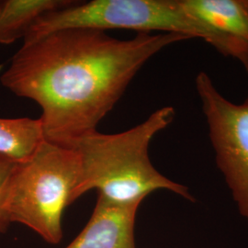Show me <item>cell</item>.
Returning <instances> with one entry per match:
<instances>
[{
    "label": "cell",
    "instance_id": "1",
    "mask_svg": "<svg viewBox=\"0 0 248 248\" xmlns=\"http://www.w3.org/2000/svg\"><path fill=\"white\" fill-rule=\"evenodd\" d=\"M186 40L177 33L138 32L120 40L97 30L57 31L23 43L0 81L42 108L45 140L66 145L97 131L155 54Z\"/></svg>",
    "mask_w": 248,
    "mask_h": 248
},
{
    "label": "cell",
    "instance_id": "2",
    "mask_svg": "<svg viewBox=\"0 0 248 248\" xmlns=\"http://www.w3.org/2000/svg\"><path fill=\"white\" fill-rule=\"evenodd\" d=\"M175 118L172 107L152 113L142 124L115 134L93 131L68 142L78 155L80 177L74 202L91 189L119 204L142 203L152 192L171 191L194 202L188 187L163 176L151 163L148 149L153 138Z\"/></svg>",
    "mask_w": 248,
    "mask_h": 248
},
{
    "label": "cell",
    "instance_id": "3",
    "mask_svg": "<svg viewBox=\"0 0 248 248\" xmlns=\"http://www.w3.org/2000/svg\"><path fill=\"white\" fill-rule=\"evenodd\" d=\"M79 177L77 152L44 140L12 172L6 199L9 221L29 227L49 244L60 243L63 212L74 202Z\"/></svg>",
    "mask_w": 248,
    "mask_h": 248
},
{
    "label": "cell",
    "instance_id": "4",
    "mask_svg": "<svg viewBox=\"0 0 248 248\" xmlns=\"http://www.w3.org/2000/svg\"><path fill=\"white\" fill-rule=\"evenodd\" d=\"M69 29L177 33L208 44L216 37L209 27L184 9L180 0H93L75 1L70 6L46 13L31 27L23 43Z\"/></svg>",
    "mask_w": 248,
    "mask_h": 248
},
{
    "label": "cell",
    "instance_id": "5",
    "mask_svg": "<svg viewBox=\"0 0 248 248\" xmlns=\"http://www.w3.org/2000/svg\"><path fill=\"white\" fill-rule=\"evenodd\" d=\"M195 85L217 167L248 222V97L241 104L232 102L205 72L198 74Z\"/></svg>",
    "mask_w": 248,
    "mask_h": 248
},
{
    "label": "cell",
    "instance_id": "6",
    "mask_svg": "<svg viewBox=\"0 0 248 248\" xmlns=\"http://www.w3.org/2000/svg\"><path fill=\"white\" fill-rule=\"evenodd\" d=\"M140 204L115 203L98 195L89 222L66 248H136L134 226Z\"/></svg>",
    "mask_w": 248,
    "mask_h": 248
},
{
    "label": "cell",
    "instance_id": "7",
    "mask_svg": "<svg viewBox=\"0 0 248 248\" xmlns=\"http://www.w3.org/2000/svg\"><path fill=\"white\" fill-rule=\"evenodd\" d=\"M193 17L216 32L248 45V9L244 0H180Z\"/></svg>",
    "mask_w": 248,
    "mask_h": 248
},
{
    "label": "cell",
    "instance_id": "8",
    "mask_svg": "<svg viewBox=\"0 0 248 248\" xmlns=\"http://www.w3.org/2000/svg\"><path fill=\"white\" fill-rule=\"evenodd\" d=\"M69 0H4L0 9V44L9 45L24 38L38 18L70 6Z\"/></svg>",
    "mask_w": 248,
    "mask_h": 248
},
{
    "label": "cell",
    "instance_id": "9",
    "mask_svg": "<svg viewBox=\"0 0 248 248\" xmlns=\"http://www.w3.org/2000/svg\"><path fill=\"white\" fill-rule=\"evenodd\" d=\"M44 140L40 119L0 118V154L10 159L25 161Z\"/></svg>",
    "mask_w": 248,
    "mask_h": 248
},
{
    "label": "cell",
    "instance_id": "10",
    "mask_svg": "<svg viewBox=\"0 0 248 248\" xmlns=\"http://www.w3.org/2000/svg\"><path fill=\"white\" fill-rule=\"evenodd\" d=\"M16 164V161L0 154V233L5 232L11 223L6 211V199L9 180Z\"/></svg>",
    "mask_w": 248,
    "mask_h": 248
},
{
    "label": "cell",
    "instance_id": "11",
    "mask_svg": "<svg viewBox=\"0 0 248 248\" xmlns=\"http://www.w3.org/2000/svg\"><path fill=\"white\" fill-rule=\"evenodd\" d=\"M244 2H245V5H246L247 9H248V0H244Z\"/></svg>",
    "mask_w": 248,
    "mask_h": 248
},
{
    "label": "cell",
    "instance_id": "12",
    "mask_svg": "<svg viewBox=\"0 0 248 248\" xmlns=\"http://www.w3.org/2000/svg\"><path fill=\"white\" fill-rule=\"evenodd\" d=\"M2 5H3V1H1V0H0V9H1V7H2Z\"/></svg>",
    "mask_w": 248,
    "mask_h": 248
}]
</instances>
